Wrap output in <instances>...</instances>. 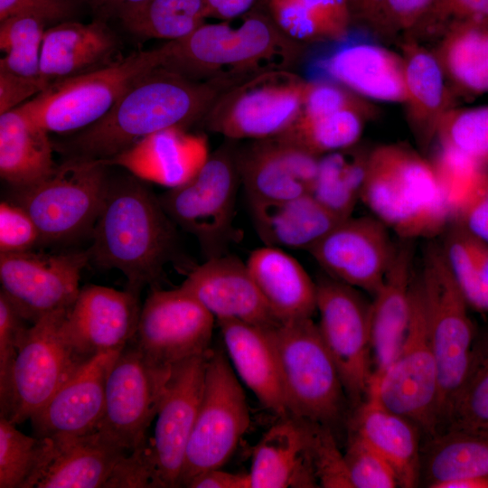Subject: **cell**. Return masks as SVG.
<instances>
[{"label":"cell","mask_w":488,"mask_h":488,"mask_svg":"<svg viewBox=\"0 0 488 488\" xmlns=\"http://www.w3.org/2000/svg\"><path fill=\"white\" fill-rule=\"evenodd\" d=\"M53 441L55 455L37 488L154 487L148 446L129 451L97 430Z\"/></svg>","instance_id":"9a60e30c"},{"label":"cell","mask_w":488,"mask_h":488,"mask_svg":"<svg viewBox=\"0 0 488 488\" xmlns=\"http://www.w3.org/2000/svg\"><path fill=\"white\" fill-rule=\"evenodd\" d=\"M344 456L352 488L399 486L390 465L355 433L350 438Z\"/></svg>","instance_id":"c3c4849f"},{"label":"cell","mask_w":488,"mask_h":488,"mask_svg":"<svg viewBox=\"0 0 488 488\" xmlns=\"http://www.w3.org/2000/svg\"><path fill=\"white\" fill-rule=\"evenodd\" d=\"M412 239H403L394 247L389 266L371 304V344L375 369L381 374L396 358L408 325L410 314Z\"/></svg>","instance_id":"f1b7e54d"},{"label":"cell","mask_w":488,"mask_h":488,"mask_svg":"<svg viewBox=\"0 0 488 488\" xmlns=\"http://www.w3.org/2000/svg\"><path fill=\"white\" fill-rule=\"evenodd\" d=\"M263 5L282 32L304 44L339 41L351 30L346 0H263Z\"/></svg>","instance_id":"8d00e7d4"},{"label":"cell","mask_w":488,"mask_h":488,"mask_svg":"<svg viewBox=\"0 0 488 488\" xmlns=\"http://www.w3.org/2000/svg\"><path fill=\"white\" fill-rule=\"evenodd\" d=\"M216 322L242 382L266 408L278 418L288 416L271 327L229 319Z\"/></svg>","instance_id":"f546056e"},{"label":"cell","mask_w":488,"mask_h":488,"mask_svg":"<svg viewBox=\"0 0 488 488\" xmlns=\"http://www.w3.org/2000/svg\"><path fill=\"white\" fill-rule=\"evenodd\" d=\"M431 163L450 218L460 219L488 188V171L464 154L441 145Z\"/></svg>","instance_id":"7bdbcfd3"},{"label":"cell","mask_w":488,"mask_h":488,"mask_svg":"<svg viewBox=\"0 0 488 488\" xmlns=\"http://www.w3.org/2000/svg\"><path fill=\"white\" fill-rule=\"evenodd\" d=\"M394 247L388 227L374 217L340 221L309 252L328 276L374 294L389 266Z\"/></svg>","instance_id":"44dd1931"},{"label":"cell","mask_w":488,"mask_h":488,"mask_svg":"<svg viewBox=\"0 0 488 488\" xmlns=\"http://www.w3.org/2000/svg\"><path fill=\"white\" fill-rule=\"evenodd\" d=\"M436 137L488 171V106L451 108L441 119Z\"/></svg>","instance_id":"f6af8a7d"},{"label":"cell","mask_w":488,"mask_h":488,"mask_svg":"<svg viewBox=\"0 0 488 488\" xmlns=\"http://www.w3.org/2000/svg\"><path fill=\"white\" fill-rule=\"evenodd\" d=\"M0 70L25 78L42 79L41 76V46L9 51L0 60Z\"/></svg>","instance_id":"680465c9"},{"label":"cell","mask_w":488,"mask_h":488,"mask_svg":"<svg viewBox=\"0 0 488 488\" xmlns=\"http://www.w3.org/2000/svg\"><path fill=\"white\" fill-rule=\"evenodd\" d=\"M246 264L280 323L313 316L316 311V284L284 249L267 245L256 249Z\"/></svg>","instance_id":"d6a6232c"},{"label":"cell","mask_w":488,"mask_h":488,"mask_svg":"<svg viewBox=\"0 0 488 488\" xmlns=\"http://www.w3.org/2000/svg\"><path fill=\"white\" fill-rule=\"evenodd\" d=\"M317 324L339 371L347 397L366 398L372 371L371 304L357 289L330 276L316 282Z\"/></svg>","instance_id":"5bb4252c"},{"label":"cell","mask_w":488,"mask_h":488,"mask_svg":"<svg viewBox=\"0 0 488 488\" xmlns=\"http://www.w3.org/2000/svg\"><path fill=\"white\" fill-rule=\"evenodd\" d=\"M0 417V488H37L54 455L48 437L26 436Z\"/></svg>","instance_id":"f35d334b"},{"label":"cell","mask_w":488,"mask_h":488,"mask_svg":"<svg viewBox=\"0 0 488 488\" xmlns=\"http://www.w3.org/2000/svg\"><path fill=\"white\" fill-rule=\"evenodd\" d=\"M91 235L89 262L119 270L127 289L138 295L146 286L160 288L165 265L179 253L176 225L159 197L134 175L110 178Z\"/></svg>","instance_id":"3957f363"},{"label":"cell","mask_w":488,"mask_h":488,"mask_svg":"<svg viewBox=\"0 0 488 488\" xmlns=\"http://www.w3.org/2000/svg\"><path fill=\"white\" fill-rule=\"evenodd\" d=\"M446 421L449 431L478 433L488 425V334L474 342L465 380Z\"/></svg>","instance_id":"ee69618b"},{"label":"cell","mask_w":488,"mask_h":488,"mask_svg":"<svg viewBox=\"0 0 488 488\" xmlns=\"http://www.w3.org/2000/svg\"><path fill=\"white\" fill-rule=\"evenodd\" d=\"M221 92L159 66L138 79L99 120L62 142L65 159L108 160L144 137L202 121Z\"/></svg>","instance_id":"7a4b0ae2"},{"label":"cell","mask_w":488,"mask_h":488,"mask_svg":"<svg viewBox=\"0 0 488 488\" xmlns=\"http://www.w3.org/2000/svg\"><path fill=\"white\" fill-rule=\"evenodd\" d=\"M32 325L11 299L0 290V417L8 413L12 374L27 329Z\"/></svg>","instance_id":"7dc6e473"},{"label":"cell","mask_w":488,"mask_h":488,"mask_svg":"<svg viewBox=\"0 0 488 488\" xmlns=\"http://www.w3.org/2000/svg\"><path fill=\"white\" fill-rule=\"evenodd\" d=\"M163 58L161 47L134 52L53 84L23 105L49 133L84 129L105 116L138 79L161 66Z\"/></svg>","instance_id":"9c48e42d"},{"label":"cell","mask_w":488,"mask_h":488,"mask_svg":"<svg viewBox=\"0 0 488 488\" xmlns=\"http://www.w3.org/2000/svg\"><path fill=\"white\" fill-rule=\"evenodd\" d=\"M432 488H488V477H464L430 485Z\"/></svg>","instance_id":"e7e4bbea"},{"label":"cell","mask_w":488,"mask_h":488,"mask_svg":"<svg viewBox=\"0 0 488 488\" xmlns=\"http://www.w3.org/2000/svg\"><path fill=\"white\" fill-rule=\"evenodd\" d=\"M452 273L468 304L488 311V283L474 258L471 235L467 230H455L443 248Z\"/></svg>","instance_id":"bcb514c9"},{"label":"cell","mask_w":488,"mask_h":488,"mask_svg":"<svg viewBox=\"0 0 488 488\" xmlns=\"http://www.w3.org/2000/svg\"><path fill=\"white\" fill-rule=\"evenodd\" d=\"M102 3L116 8L118 13L125 8L136 5L145 0H100Z\"/></svg>","instance_id":"03108f58"},{"label":"cell","mask_w":488,"mask_h":488,"mask_svg":"<svg viewBox=\"0 0 488 488\" xmlns=\"http://www.w3.org/2000/svg\"><path fill=\"white\" fill-rule=\"evenodd\" d=\"M366 398L429 431L438 425V371L419 282L412 284L409 321L402 345L392 363L371 377Z\"/></svg>","instance_id":"7c38bea8"},{"label":"cell","mask_w":488,"mask_h":488,"mask_svg":"<svg viewBox=\"0 0 488 488\" xmlns=\"http://www.w3.org/2000/svg\"><path fill=\"white\" fill-rule=\"evenodd\" d=\"M99 160L68 158L38 183L14 191L11 202L36 223L42 244L70 241L91 232L102 210L110 178Z\"/></svg>","instance_id":"ba28073f"},{"label":"cell","mask_w":488,"mask_h":488,"mask_svg":"<svg viewBox=\"0 0 488 488\" xmlns=\"http://www.w3.org/2000/svg\"><path fill=\"white\" fill-rule=\"evenodd\" d=\"M384 0H355L351 8L352 23L356 22L368 29Z\"/></svg>","instance_id":"be15d7a7"},{"label":"cell","mask_w":488,"mask_h":488,"mask_svg":"<svg viewBox=\"0 0 488 488\" xmlns=\"http://www.w3.org/2000/svg\"><path fill=\"white\" fill-rule=\"evenodd\" d=\"M233 22L205 23L166 42L161 66L222 93L266 72L293 70L301 61L305 44L282 32L264 8Z\"/></svg>","instance_id":"6da1fadb"},{"label":"cell","mask_w":488,"mask_h":488,"mask_svg":"<svg viewBox=\"0 0 488 488\" xmlns=\"http://www.w3.org/2000/svg\"><path fill=\"white\" fill-rule=\"evenodd\" d=\"M352 146L319 157L311 194L340 219L351 217L360 197L367 156Z\"/></svg>","instance_id":"60d3db41"},{"label":"cell","mask_w":488,"mask_h":488,"mask_svg":"<svg viewBox=\"0 0 488 488\" xmlns=\"http://www.w3.org/2000/svg\"><path fill=\"white\" fill-rule=\"evenodd\" d=\"M215 318L263 327L280 324L254 282L247 264L223 254L211 258L187 274L180 286Z\"/></svg>","instance_id":"cb8c5ba5"},{"label":"cell","mask_w":488,"mask_h":488,"mask_svg":"<svg viewBox=\"0 0 488 488\" xmlns=\"http://www.w3.org/2000/svg\"><path fill=\"white\" fill-rule=\"evenodd\" d=\"M307 83L294 70L263 73L220 94L203 125L234 141L277 136L301 113Z\"/></svg>","instance_id":"8fae6325"},{"label":"cell","mask_w":488,"mask_h":488,"mask_svg":"<svg viewBox=\"0 0 488 488\" xmlns=\"http://www.w3.org/2000/svg\"><path fill=\"white\" fill-rule=\"evenodd\" d=\"M460 219L470 234L488 244V188L466 209Z\"/></svg>","instance_id":"94428289"},{"label":"cell","mask_w":488,"mask_h":488,"mask_svg":"<svg viewBox=\"0 0 488 488\" xmlns=\"http://www.w3.org/2000/svg\"><path fill=\"white\" fill-rule=\"evenodd\" d=\"M479 434H482L483 436H488V425L486 427H484L480 432H478Z\"/></svg>","instance_id":"003e7915"},{"label":"cell","mask_w":488,"mask_h":488,"mask_svg":"<svg viewBox=\"0 0 488 488\" xmlns=\"http://www.w3.org/2000/svg\"><path fill=\"white\" fill-rule=\"evenodd\" d=\"M434 52L454 92L488 93V20L451 23Z\"/></svg>","instance_id":"d590c367"},{"label":"cell","mask_w":488,"mask_h":488,"mask_svg":"<svg viewBox=\"0 0 488 488\" xmlns=\"http://www.w3.org/2000/svg\"><path fill=\"white\" fill-rule=\"evenodd\" d=\"M238 148L236 141L226 139L192 179L159 196L165 212L196 239L206 259L226 254L235 237L233 220L241 184Z\"/></svg>","instance_id":"52a82bcc"},{"label":"cell","mask_w":488,"mask_h":488,"mask_svg":"<svg viewBox=\"0 0 488 488\" xmlns=\"http://www.w3.org/2000/svg\"><path fill=\"white\" fill-rule=\"evenodd\" d=\"M209 155L204 136L174 127L153 133L102 162L171 189L192 179Z\"/></svg>","instance_id":"484cf974"},{"label":"cell","mask_w":488,"mask_h":488,"mask_svg":"<svg viewBox=\"0 0 488 488\" xmlns=\"http://www.w3.org/2000/svg\"><path fill=\"white\" fill-rule=\"evenodd\" d=\"M208 18L230 21L253 10L259 0H204Z\"/></svg>","instance_id":"6125c7cd"},{"label":"cell","mask_w":488,"mask_h":488,"mask_svg":"<svg viewBox=\"0 0 488 488\" xmlns=\"http://www.w3.org/2000/svg\"><path fill=\"white\" fill-rule=\"evenodd\" d=\"M209 352L172 366L155 415L154 436L148 441L154 487H181L185 452L202 396Z\"/></svg>","instance_id":"d6986e66"},{"label":"cell","mask_w":488,"mask_h":488,"mask_svg":"<svg viewBox=\"0 0 488 488\" xmlns=\"http://www.w3.org/2000/svg\"><path fill=\"white\" fill-rule=\"evenodd\" d=\"M360 197L402 239L433 237L450 219L432 163L401 145L368 154Z\"/></svg>","instance_id":"277c9868"},{"label":"cell","mask_w":488,"mask_h":488,"mask_svg":"<svg viewBox=\"0 0 488 488\" xmlns=\"http://www.w3.org/2000/svg\"><path fill=\"white\" fill-rule=\"evenodd\" d=\"M248 202L255 230L261 240L265 245L280 249L309 251L343 221L311 193L283 201Z\"/></svg>","instance_id":"1f68e13d"},{"label":"cell","mask_w":488,"mask_h":488,"mask_svg":"<svg viewBox=\"0 0 488 488\" xmlns=\"http://www.w3.org/2000/svg\"><path fill=\"white\" fill-rule=\"evenodd\" d=\"M488 20V0H436L430 11L407 37L440 36L453 23Z\"/></svg>","instance_id":"f5cc1de1"},{"label":"cell","mask_w":488,"mask_h":488,"mask_svg":"<svg viewBox=\"0 0 488 488\" xmlns=\"http://www.w3.org/2000/svg\"><path fill=\"white\" fill-rule=\"evenodd\" d=\"M436 0H384L368 30L375 35L409 36L430 11Z\"/></svg>","instance_id":"f907efd6"},{"label":"cell","mask_w":488,"mask_h":488,"mask_svg":"<svg viewBox=\"0 0 488 488\" xmlns=\"http://www.w3.org/2000/svg\"><path fill=\"white\" fill-rule=\"evenodd\" d=\"M74 12L71 0H0V21L14 15H31L48 23L67 21Z\"/></svg>","instance_id":"11a10c76"},{"label":"cell","mask_w":488,"mask_h":488,"mask_svg":"<svg viewBox=\"0 0 488 488\" xmlns=\"http://www.w3.org/2000/svg\"><path fill=\"white\" fill-rule=\"evenodd\" d=\"M288 416L328 427L341 416L345 391L312 317L270 328Z\"/></svg>","instance_id":"5b68a950"},{"label":"cell","mask_w":488,"mask_h":488,"mask_svg":"<svg viewBox=\"0 0 488 488\" xmlns=\"http://www.w3.org/2000/svg\"><path fill=\"white\" fill-rule=\"evenodd\" d=\"M49 132L24 105L0 115V174L14 191L29 188L56 168Z\"/></svg>","instance_id":"836d02e7"},{"label":"cell","mask_w":488,"mask_h":488,"mask_svg":"<svg viewBox=\"0 0 488 488\" xmlns=\"http://www.w3.org/2000/svg\"><path fill=\"white\" fill-rule=\"evenodd\" d=\"M314 425L279 418L253 451L250 488L318 487L310 454Z\"/></svg>","instance_id":"4316f807"},{"label":"cell","mask_w":488,"mask_h":488,"mask_svg":"<svg viewBox=\"0 0 488 488\" xmlns=\"http://www.w3.org/2000/svg\"><path fill=\"white\" fill-rule=\"evenodd\" d=\"M347 108H369L359 95L345 87L324 80H308L299 116L314 117Z\"/></svg>","instance_id":"db71d44e"},{"label":"cell","mask_w":488,"mask_h":488,"mask_svg":"<svg viewBox=\"0 0 488 488\" xmlns=\"http://www.w3.org/2000/svg\"><path fill=\"white\" fill-rule=\"evenodd\" d=\"M185 487L250 488V481L249 473L234 474L221 470V468H214L195 475Z\"/></svg>","instance_id":"91938a15"},{"label":"cell","mask_w":488,"mask_h":488,"mask_svg":"<svg viewBox=\"0 0 488 488\" xmlns=\"http://www.w3.org/2000/svg\"><path fill=\"white\" fill-rule=\"evenodd\" d=\"M249 424L246 395L228 356L220 349H211L202 396L185 452L181 486L185 487L204 471L221 468Z\"/></svg>","instance_id":"30bf717a"},{"label":"cell","mask_w":488,"mask_h":488,"mask_svg":"<svg viewBox=\"0 0 488 488\" xmlns=\"http://www.w3.org/2000/svg\"><path fill=\"white\" fill-rule=\"evenodd\" d=\"M319 157L279 136L239 146L238 166L248 201H283L311 193Z\"/></svg>","instance_id":"603a6c76"},{"label":"cell","mask_w":488,"mask_h":488,"mask_svg":"<svg viewBox=\"0 0 488 488\" xmlns=\"http://www.w3.org/2000/svg\"><path fill=\"white\" fill-rule=\"evenodd\" d=\"M141 306L139 295L128 289L89 285L80 289L66 313L64 336L86 361L121 351L135 338Z\"/></svg>","instance_id":"7402d4cb"},{"label":"cell","mask_w":488,"mask_h":488,"mask_svg":"<svg viewBox=\"0 0 488 488\" xmlns=\"http://www.w3.org/2000/svg\"><path fill=\"white\" fill-rule=\"evenodd\" d=\"M118 42L102 22L65 21L46 29L41 46V76L47 89L117 61Z\"/></svg>","instance_id":"83f0119b"},{"label":"cell","mask_w":488,"mask_h":488,"mask_svg":"<svg viewBox=\"0 0 488 488\" xmlns=\"http://www.w3.org/2000/svg\"><path fill=\"white\" fill-rule=\"evenodd\" d=\"M47 23L35 16L14 15L0 21V49L42 46Z\"/></svg>","instance_id":"9f6ffc18"},{"label":"cell","mask_w":488,"mask_h":488,"mask_svg":"<svg viewBox=\"0 0 488 488\" xmlns=\"http://www.w3.org/2000/svg\"><path fill=\"white\" fill-rule=\"evenodd\" d=\"M125 27L144 38L182 39L208 18L204 0H145L119 12Z\"/></svg>","instance_id":"74e56055"},{"label":"cell","mask_w":488,"mask_h":488,"mask_svg":"<svg viewBox=\"0 0 488 488\" xmlns=\"http://www.w3.org/2000/svg\"><path fill=\"white\" fill-rule=\"evenodd\" d=\"M310 454L319 486L352 488L344 454L340 452L328 427L314 425Z\"/></svg>","instance_id":"681fc988"},{"label":"cell","mask_w":488,"mask_h":488,"mask_svg":"<svg viewBox=\"0 0 488 488\" xmlns=\"http://www.w3.org/2000/svg\"><path fill=\"white\" fill-rule=\"evenodd\" d=\"M393 468L399 486L412 488L418 478V444L410 420L366 398L359 408L354 431Z\"/></svg>","instance_id":"e575fe53"},{"label":"cell","mask_w":488,"mask_h":488,"mask_svg":"<svg viewBox=\"0 0 488 488\" xmlns=\"http://www.w3.org/2000/svg\"><path fill=\"white\" fill-rule=\"evenodd\" d=\"M333 42L313 61V80L335 82L365 98L404 103L401 55L379 44L368 29L350 30L343 39Z\"/></svg>","instance_id":"ffe728a7"},{"label":"cell","mask_w":488,"mask_h":488,"mask_svg":"<svg viewBox=\"0 0 488 488\" xmlns=\"http://www.w3.org/2000/svg\"><path fill=\"white\" fill-rule=\"evenodd\" d=\"M405 101L410 125L424 144L436 137L443 117L454 107V91L433 51L416 39L401 43Z\"/></svg>","instance_id":"4dcf8cb0"},{"label":"cell","mask_w":488,"mask_h":488,"mask_svg":"<svg viewBox=\"0 0 488 488\" xmlns=\"http://www.w3.org/2000/svg\"><path fill=\"white\" fill-rule=\"evenodd\" d=\"M121 351L86 361L30 418L38 437L69 438L94 431L105 403L108 371Z\"/></svg>","instance_id":"d4e9b609"},{"label":"cell","mask_w":488,"mask_h":488,"mask_svg":"<svg viewBox=\"0 0 488 488\" xmlns=\"http://www.w3.org/2000/svg\"><path fill=\"white\" fill-rule=\"evenodd\" d=\"M171 369L153 362L134 339L128 343L108 371L104 410L95 430L129 451L147 445L146 429Z\"/></svg>","instance_id":"4fadbf2b"},{"label":"cell","mask_w":488,"mask_h":488,"mask_svg":"<svg viewBox=\"0 0 488 488\" xmlns=\"http://www.w3.org/2000/svg\"><path fill=\"white\" fill-rule=\"evenodd\" d=\"M418 282L438 371V424L446 420L465 380L474 342L469 305L444 249L430 246Z\"/></svg>","instance_id":"8992f818"},{"label":"cell","mask_w":488,"mask_h":488,"mask_svg":"<svg viewBox=\"0 0 488 488\" xmlns=\"http://www.w3.org/2000/svg\"><path fill=\"white\" fill-rule=\"evenodd\" d=\"M42 244L40 230L29 213L13 202L0 204V254L33 250Z\"/></svg>","instance_id":"816d5d0a"},{"label":"cell","mask_w":488,"mask_h":488,"mask_svg":"<svg viewBox=\"0 0 488 488\" xmlns=\"http://www.w3.org/2000/svg\"><path fill=\"white\" fill-rule=\"evenodd\" d=\"M215 322L183 287L151 289L141 306L134 341L153 362L170 368L211 351Z\"/></svg>","instance_id":"e0dca14e"},{"label":"cell","mask_w":488,"mask_h":488,"mask_svg":"<svg viewBox=\"0 0 488 488\" xmlns=\"http://www.w3.org/2000/svg\"><path fill=\"white\" fill-rule=\"evenodd\" d=\"M427 472L430 485L464 477H488V436L448 431L431 450Z\"/></svg>","instance_id":"b9f144b4"},{"label":"cell","mask_w":488,"mask_h":488,"mask_svg":"<svg viewBox=\"0 0 488 488\" xmlns=\"http://www.w3.org/2000/svg\"><path fill=\"white\" fill-rule=\"evenodd\" d=\"M45 89L47 86L42 79L25 78L0 70V115L23 105Z\"/></svg>","instance_id":"6f0895ef"},{"label":"cell","mask_w":488,"mask_h":488,"mask_svg":"<svg viewBox=\"0 0 488 488\" xmlns=\"http://www.w3.org/2000/svg\"><path fill=\"white\" fill-rule=\"evenodd\" d=\"M368 112L369 108H347L314 117L298 116L277 136L322 156L355 145Z\"/></svg>","instance_id":"ab89813d"},{"label":"cell","mask_w":488,"mask_h":488,"mask_svg":"<svg viewBox=\"0 0 488 488\" xmlns=\"http://www.w3.org/2000/svg\"><path fill=\"white\" fill-rule=\"evenodd\" d=\"M68 309L42 316L23 336L13 370L5 417L16 425L30 419L88 361L64 336L62 323Z\"/></svg>","instance_id":"2e32d148"},{"label":"cell","mask_w":488,"mask_h":488,"mask_svg":"<svg viewBox=\"0 0 488 488\" xmlns=\"http://www.w3.org/2000/svg\"><path fill=\"white\" fill-rule=\"evenodd\" d=\"M89 252L0 254L1 290L32 324L75 301Z\"/></svg>","instance_id":"ac0fdd59"}]
</instances>
